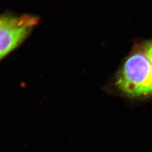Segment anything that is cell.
Listing matches in <instances>:
<instances>
[{"mask_svg": "<svg viewBox=\"0 0 152 152\" xmlns=\"http://www.w3.org/2000/svg\"><path fill=\"white\" fill-rule=\"evenodd\" d=\"M115 85L130 97L152 96V64L143 49L137 50L125 60Z\"/></svg>", "mask_w": 152, "mask_h": 152, "instance_id": "1", "label": "cell"}, {"mask_svg": "<svg viewBox=\"0 0 152 152\" xmlns=\"http://www.w3.org/2000/svg\"><path fill=\"white\" fill-rule=\"evenodd\" d=\"M38 22V17L30 15L0 16V60L21 44Z\"/></svg>", "mask_w": 152, "mask_h": 152, "instance_id": "2", "label": "cell"}, {"mask_svg": "<svg viewBox=\"0 0 152 152\" xmlns=\"http://www.w3.org/2000/svg\"><path fill=\"white\" fill-rule=\"evenodd\" d=\"M142 47L152 64V39L146 41Z\"/></svg>", "mask_w": 152, "mask_h": 152, "instance_id": "3", "label": "cell"}]
</instances>
